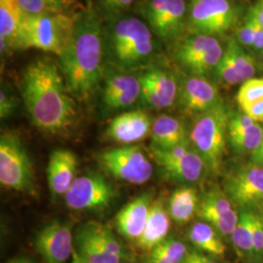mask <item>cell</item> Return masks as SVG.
<instances>
[{
	"mask_svg": "<svg viewBox=\"0 0 263 263\" xmlns=\"http://www.w3.org/2000/svg\"><path fill=\"white\" fill-rule=\"evenodd\" d=\"M179 105L188 114L200 115L221 104V98L215 84L204 76H190L179 87Z\"/></svg>",
	"mask_w": 263,
	"mask_h": 263,
	"instance_id": "ac0fdd59",
	"label": "cell"
},
{
	"mask_svg": "<svg viewBox=\"0 0 263 263\" xmlns=\"http://www.w3.org/2000/svg\"><path fill=\"white\" fill-rule=\"evenodd\" d=\"M82 228L91 237L95 243L107 254L119 257L124 261L130 258V255L128 254V252L121 244V242L113 235L112 232L106 226L97 222H90Z\"/></svg>",
	"mask_w": 263,
	"mask_h": 263,
	"instance_id": "f1b7e54d",
	"label": "cell"
},
{
	"mask_svg": "<svg viewBox=\"0 0 263 263\" xmlns=\"http://www.w3.org/2000/svg\"><path fill=\"white\" fill-rule=\"evenodd\" d=\"M30 260H28V258H24V257H20V258H15V259H11L8 262L6 263H29Z\"/></svg>",
	"mask_w": 263,
	"mask_h": 263,
	"instance_id": "ee69618b",
	"label": "cell"
},
{
	"mask_svg": "<svg viewBox=\"0 0 263 263\" xmlns=\"http://www.w3.org/2000/svg\"><path fill=\"white\" fill-rule=\"evenodd\" d=\"M0 183L2 187L29 196L37 195L32 162L22 140L14 132L0 136Z\"/></svg>",
	"mask_w": 263,
	"mask_h": 263,
	"instance_id": "8992f818",
	"label": "cell"
},
{
	"mask_svg": "<svg viewBox=\"0 0 263 263\" xmlns=\"http://www.w3.org/2000/svg\"><path fill=\"white\" fill-rule=\"evenodd\" d=\"M263 99V78H252L242 83L236 100L241 108Z\"/></svg>",
	"mask_w": 263,
	"mask_h": 263,
	"instance_id": "836d02e7",
	"label": "cell"
},
{
	"mask_svg": "<svg viewBox=\"0 0 263 263\" xmlns=\"http://www.w3.org/2000/svg\"><path fill=\"white\" fill-rule=\"evenodd\" d=\"M262 140L263 127L258 123L244 130L228 132V141L234 151L242 154H252L259 147Z\"/></svg>",
	"mask_w": 263,
	"mask_h": 263,
	"instance_id": "1f68e13d",
	"label": "cell"
},
{
	"mask_svg": "<svg viewBox=\"0 0 263 263\" xmlns=\"http://www.w3.org/2000/svg\"><path fill=\"white\" fill-rule=\"evenodd\" d=\"M18 0H0V38L14 47L20 28L26 18Z\"/></svg>",
	"mask_w": 263,
	"mask_h": 263,
	"instance_id": "4316f807",
	"label": "cell"
},
{
	"mask_svg": "<svg viewBox=\"0 0 263 263\" xmlns=\"http://www.w3.org/2000/svg\"><path fill=\"white\" fill-rule=\"evenodd\" d=\"M236 18L235 7L229 0H193L188 26L194 34L215 36L232 28Z\"/></svg>",
	"mask_w": 263,
	"mask_h": 263,
	"instance_id": "8fae6325",
	"label": "cell"
},
{
	"mask_svg": "<svg viewBox=\"0 0 263 263\" xmlns=\"http://www.w3.org/2000/svg\"><path fill=\"white\" fill-rule=\"evenodd\" d=\"M74 2V0H18L27 16L67 13Z\"/></svg>",
	"mask_w": 263,
	"mask_h": 263,
	"instance_id": "d6a6232c",
	"label": "cell"
},
{
	"mask_svg": "<svg viewBox=\"0 0 263 263\" xmlns=\"http://www.w3.org/2000/svg\"><path fill=\"white\" fill-rule=\"evenodd\" d=\"M224 53L229 58L237 74L242 80V83L254 78L256 73L254 58L245 51L244 47L239 43V41L235 39L229 40Z\"/></svg>",
	"mask_w": 263,
	"mask_h": 263,
	"instance_id": "f546056e",
	"label": "cell"
},
{
	"mask_svg": "<svg viewBox=\"0 0 263 263\" xmlns=\"http://www.w3.org/2000/svg\"><path fill=\"white\" fill-rule=\"evenodd\" d=\"M104 172L118 180L143 184L153 175V166L139 146L123 145L106 149L97 155Z\"/></svg>",
	"mask_w": 263,
	"mask_h": 263,
	"instance_id": "52a82bcc",
	"label": "cell"
},
{
	"mask_svg": "<svg viewBox=\"0 0 263 263\" xmlns=\"http://www.w3.org/2000/svg\"><path fill=\"white\" fill-rule=\"evenodd\" d=\"M188 239L198 251L215 257H221L226 253L223 238L214 227L205 221H198L188 230Z\"/></svg>",
	"mask_w": 263,
	"mask_h": 263,
	"instance_id": "d4e9b609",
	"label": "cell"
},
{
	"mask_svg": "<svg viewBox=\"0 0 263 263\" xmlns=\"http://www.w3.org/2000/svg\"><path fill=\"white\" fill-rule=\"evenodd\" d=\"M230 113L223 103L198 115L189 132V142L204 160L208 173L220 174L228 141Z\"/></svg>",
	"mask_w": 263,
	"mask_h": 263,
	"instance_id": "5b68a950",
	"label": "cell"
},
{
	"mask_svg": "<svg viewBox=\"0 0 263 263\" xmlns=\"http://www.w3.org/2000/svg\"><path fill=\"white\" fill-rule=\"evenodd\" d=\"M257 211H259V213H260V214H261V216H263V205L261 207L259 208Z\"/></svg>",
	"mask_w": 263,
	"mask_h": 263,
	"instance_id": "f6af8a7d",
	"label": "cell"
},
{
	"mask_svg": "<svg viewBox=\"0 0 263 263\" xmlns=\"http://www.w3.org/2000/svg\"><path fill=\"white\" fill-rule=\"evenodd\" d=\"M72 226L67 221L53 220L39 230L34 248L45 263H66L74 252Z\"/></svg>",
	"mask_w": 263,
	"mask_h": 263,
	"instance_id": "9a60e30c",
	"label": "cell"
},
{
	"mask_svg": "<svg viewBox=\"0 0 263 263\" xmlns=\"http://www.w3.org/2000/svg\"><path fill=\"white\" fill-rule=\"evenodd\" d=\"M252 229L256 263H261L263 261V216L257 210L253 211Z\"/></svg>",
	"mask_w": 263,
	"mask_h": 263,
	"instance_id": "d590c367",
	"label": "cell"
},
{
	"mask_svg": "<svg viewBox=\"0 0 263 263\" xmlns=\"http://www.w3.org/2000/svg\"><path fill=\"white\" fill-rule=\"evenodd\" d=\"M199 202L197 190L192 186H183L174 191L168 204L172 220L179 226L186 224L197 215Z\"/></svg>",
	"mask_w": 263,
	"mask_h": 263,
	"instance_id": "cb8c5ba5",
	"label": "cell"
},
{
	"mask_svg": "<svg viewBox=\"0 0 263 263\" xmlns=\"http://www.w3.org/2000/svg\"><path fill=\"white\" fill-rule=\"evenodd\" d=\"M188 253L187 247L175 237H168L155 246L145 256V263H181Z\"/></svg>",
	"mask_w": 263,
	"mask_h": 263,
	"instance_id": "83f0119b",
	"label": "cell"
},
{
	"mask_svg": "<svg viewBox=\"0 0 263 263\" xmlns=\"http://www.w3.org/2000/svg\"><path fill=\"white\" fill-rule=\"evenodd\" d=\"M86 263H124V260L104 252L95 243L83 228L77 234V250Z\"/></svg>",
	"mask_w": 263,
	"mask_h": 263,
	"instance_id": "4dcf8cb0",
	"label": "cell"
},
{
	"mask_svg": "<svg viewBox=\"0 0 263 263\" xmlns=\"http://www.w3.org/2000/svg\"><path fill=\"white\" fill-rule=\"evenodd\" d=\"M196 216L224 239H231L239 220L235 205L218 186L210 188L200 196Z\"/></svg>",
	"mask_w": 263,
	"mask_h": 263,
	"instance_id": "4fadbf2b",
	"label": "cell"
},
{
	"mask_svg": "<svg viewBox=\"0 0 263 263\" xmlns=\"http://www.w3.org/2000/svg\"><path fill=\"white\" fill-rule=\"evenodd\" d=\"M257 19L254 15L253 9L250 10L247 17L245 18L244 23L239 28L238 40L239 43L245 47H253L254 46L255 32H256Z\"/></svg>",
	"mask_w": 263,
	"mask_h": 263,
	"instance_id": "e575fe53",
	"label": "cell"
},
{
	"mask_svg": "<svg viewBox=\"0 0 263 263\" xmlns=\"http://www.w3.org/2000/svg\"><path fill=\"white\" fill-rule=\"evenodd\" d=\"M102 99L104 105L112 110L124 109L136 104L141 99L140 77L110 68L104 73Z\"/></svg>",
	"mask_w": 263,
	"mask_h": 263,
	"instance_id": "e0dca14e",
	"label": "cell"
},
{
	"mask_svg": "<svg viewBox=\"0 0 263 263\" xmlns=\"http://www.w3.org/2000/svg\"><path fill=\"white\" fill-rule=\"evenodd\" d=\"M136 0H99L101 8L109 15H117L129 8Z\"/></svg>",
	"mask_w": 263,
	"mask_h": 263,
	"instance_id": "74e56055",
	"label": "cell"
},
{
	"mask_svg": "<svg viewBox=\"0 0 263 263\" xmlns=\"http://www.w3.org/2000/svg\"><path fill=\"white\" fill-rule=\"evenodd\" d=\"M253 211L240 210L239 220L231 236L236 253L247 263H256L254 253V236L252 229Z\"/></svg>",
	"mask_w": 263,
	"mask_h": 263,
	"instance_id": "484cf974",
	"label": "cell"
},
{
	"mask_svg": "<svg viewBox=\"0 0 263 263\" xmlns=\"http://www.w3.org/2000/svg\"><path fill=\"white\" fill-rule=\"evenodd\" d=\"M141 9L158 37L172 40L180 34L186 14L184 0H146Z\"/></svg>",
	"mask_w": 263,
	"mask_h": 263,
	"instance_id": "5bb4252c",
	"label": "cell"
},
{
	"mask_svg": "<svg viewBox=\"0 0 263 263\" xmlns=\"http://www.w3.org/2000/svg\"><path fill=\"white\" fill-rule=\"evenodd\" d=\"M149 115L142 110H132L114 117L107 125L105 137L125 145L144 140L151 133Z\"/></svg>",
	"mask_w": 263,
	"mask_h": 263,
	"instance_id": "d6986e66",
	"label": "cell"
},
{
	"mask_svg": "<svg viewBox=\"0 0 263 263\" xmlns=\"http://www.w3.org/2000/svg\"><path fill=\"white\" fill-rule=\"evenodd\" d=\"M151 151L163 175L171 181L194 183L208 173L204 160L193 149L190 142L168 151L151 146Z\"/></svg>",
	"mask_w": 263,
	"mask_h": 263,
	"instance_id": "ba28073f",
	"label": "cell"
},
{
	"mask_svg": "<svg viewBox=\"0 0 263 263\" xmlns=\"http://www.w3.org/2000/svg\"><path fill=\"white\" fill-rule=\"evenodd\" d=\"M77 14L56 13L26 16L14 48H32L61 56L72 35Z\"/></svg>",
	"mask_w": 263,
	"mask_h": 263,
	"instance_id": "277c9868",
	"label": "cell"
},
{
	"mask_svg": "<svg viewBox=\"0 0 263 263\" xmlns=\"http://www.w3.org/2000/svg\"><path fill=\"white\" fill-rule=\"evenodd\" d=\"M181 263H220L213 259L211 255H207L200 251H188L186 256Z\"/></svg>",
	"mask_w": 263,
	"mask_h": 263,
	"instance_id": "ab89813d",
	"label": "cell"
},
{
	"mask_svg": "<svg viewBox=\"0 0 263 263\" xmlns=\"http://www.w3.org/2000/svg\"><path fill=\"white\" fill-rule=\"evenodd\" d=\"M116 196L115 188L103 175L90 173L76 178L64 197L71 210L102 212L110 207Z\"/></svg>",
	"mask_w": 263,
	"mask_h": 263,
	"instance_id": "9c48e42d",
	"label": "cell"
},
{
	"mask_svg": "<svg viewBox=\"0 0 263 263\" xmlns=\"http://www.w3.org/2000/svg\"><path fill=\"white\" fill-rule=\"evenodd\" d=\"M224 50L215 36L194 34L179 44L177 60L193 76H204L216 70Z\"/></svg>",
	"mask_w": 263,
	"mask_h": 263,
	"instance_id": "7c38bea8",
	"label": "cell"
},
{
	"mask_svg": "<svg viewBox=\"0 0 263 263\" xmlns=\"http://www.w3.org/2000/svg\"><path fill=\"white\" fill-rule=\"evenodd\" d=\"M262 58H263V51H262Z\"/></svg>",
	"mask_w": 263,
	"mask_h": 263,
	"instance_id": "bcb514c9",
	"label": "cell"
},
{
	"mask_svg": "<svg viewBox=\"0 0 263 263\" xmlns=\"http://www.w3.org/2000/svg\"><path fill=\"white\" fill-rule=\"evenodd\" d=\"M254 15L256 17V19L258 21V23L261 25L263 28V0L258 1L253 8Z\"/></svg>",
	"mask_w": 263,
	"mask_h": 263,
	"instance_id": "b9f144b4",
	"label": "cell"
},
{
	"mask_svg": "<svg viewBox=\"0 0 263 263\" xmlns=\"http://www.w3.org/2000/svg\"><path fill=\"white\" fill-rule=\"evenodd\" d=\"M17 107L16 99L6 89L0 91V118L7 119L14 113Z\"/></svg>",
	"mask_w": 263,
	"mask_h": 263,
	"instance_id": "8d00e7d4",
	"label": "cell"
},
{
	"mask_svg": "<svg viewBox=\"0 0 263 263\" xmlns=\"http://www.w3.org/2000/svg\"><path fill=\"white\" fill-rule=\"evenodd\" d=\"M141 100L148 107L163 109L171 107L179 97L177 78L168 70L152 68L140 76Z\"/></svg>",
	"mask_w": 263,
	"mask_h": 263,
	"instance_id": "2e32d148",
	"label": "cell"
},
{
	"mask_svg": "<svg viewBox=\"0 0 263 263\" xmlns=\"http://www.w3.org/2000/svg\"><path fill=\"white\" fill-rule=\"evenodd\" d=\"M71 263H86L84 260L81 258V256L78 254V252L74 250L72 257H71Z\"/></svg>",
	"mask_w": 263,
	"mask_h": 263,
	"instance_id": "7bdbcfd3",
	"label": "cell"
},
{
	"mask_svg": "<svg viewBox=\"0 0 263 263\" xmlns=\"http://www.w3.org/2000/svg\"><path fill=\"white\" fill-rule=\"evenodd\" d=\"M29 263H31V261H30V262H29Z\"/></svg>",
	"mask_w": 263,
	"mask_h": 263,
	"instance_id": "7dc6e473",
	"label": "cell"
},
{
	"mask_svg": "<svg viewBox=\"0 0 263 263\" xmlns=\"http://www.w3.org/2000/svg\"><path fill=\"white\" fill-rule=\"evenodd\" d=\"M106 46L113 63L124 69L146 64L155 53L156 42L151 28L136 17L113 22L106 35Z\"/></svg>",
	"mask_w": 263,
	"mask_h": 263,
	"instance_id": "3957f363",
	"label": "cell"
},
{
	"mask_svg": "<svg viewBox=\"0 0 263 263\" xmlns=\"http://www.w3.org/2000/svg\"><path fill=\"white\" fill-rule=\"evenodd\" d=\"M151 141V147L168 151L189 143V134L177 117L162 114L152 123Z\"/></svg>",
	"mask_w": 263,
	"mask_h": 263,
	"instance_id": "603a6c76",
	"label": "cell"
},
{
	"mask_svg": "<svg viewBox=\"0 0 263 263\" xmlns=\"http://www.w3.org/2000/svg\"><path fill=\"white\" fill-rule=\"evenodd\" d=\"M152 203L153 193L144 192L119 211L115 217V226L125 239L138 242L146 226Z\"/></svg>",
	"mask_w": 263,
	"mask_h": 263,
	"instance_id": "ffe728a7",
	"label": "cell"
},
{
	"mask_svg": "<svg viewBox=\"0 0 263 263\" xmlns=\"http://www.w3.org/2000/svg\"><path fill=\"white\" fill-rule=\"evenodd\" d=\"M251 162L255 165L263 167V140L259 147L251 154Z\"/></svg>",
	"mask_w": 263,
	"mask_h": 263,
	"instance_id": "60d3db41",
	"label": "cell"
},
{
	"mask_svg": "<svg viewBox=\"0 0 263 263\" xmlns=\"http://www.w3.org/2000/svg\"><path fill=\"white\" fill-rule=\"evenodd\" d=\"M171 220L169 210L164 201L161 198L153 201L143 233L136 243L137 247L145 254L151 252L155 246L169 237Z\"/></svg>",
	"mask_w": 263,
	"mask_h": 263,
	"instance_id": "7402d4cb",
	"label": "cell"
},
{
	"mask_svg": "<svg viewBox=\"0 0 263 263\" xmlns=\"http://www.w3.org/2000/svg\"><path fill=\"white\" fill-rule=\"evenodd\" d=\"M21 91L28 116L39 131L60 136L73 128L76 102L61 68L52 60L39 58L31 62L23 72Z\"/></svg>",
	"mask_w": 263,
	"mask_h": 263,
	"instance_id": "6da1fadb",
	"label": "cell"
},
{
	"mask_svg": "<svg viewBox=\"0 0 263 263\" xmlns=\"http://www.w3.org/2000/svg\"><path fill=\"white\" fill-rule=\"evenodd\" d=\"M223 190L240 210H258L263 205V167L252 162L239 166L226 176Z\"/></svg>",
	"mask_w": 263,
	"mask_h": 263,
	"instance_id": "30bf717a",
	"label": "cell"
},
{
	"mask_svg": "<svg viewBox=\"0 0 263 263\" xmlns=\"http://www.w3.org/2000/svg\"><path fill=\"white\" fill-rule=\"evenodd\" d=\"M102 22L91 6L77 14L72 35L60 56V68L70 94L80 101L94 94L104 78L105 37Z\"/></svg>",
	"mask_w": 263,
	"mask_h": 263,
	"instance_id": "7a4b0ae2",
	"label": "cell"
},
{
	"mask_svg": "<svg viewBox=\"0 0 263 263\" xmlns=\"http://www.w3.org/2000/svg\"><path fill=\"white\" fill-rule=\"evenodd\" d=\"M78 159L69 149L58 148L50 154L47 165V182L55 197L65 196L76 179Z\"/></svg>",
	"mask_w": 263,
	"mask_h": 263,
	"instance_id": "44dd1931",
	"label": "cell"
},
{
	"mask_svg": "<svg viewBox=\"0 0 263 263\" xmlns=\"http://www.w3.org/2000/svg\"><path fill=\"white\" fill-rule=\"evenodd\" d=\"M242 110L255 122H263V99L245 106Z\"/></svg>",
	"mask_w": 263,
	"mask_h": 263,
	"instance_id": "f35d334b",
	"label": "cell"
}]
</instances>
